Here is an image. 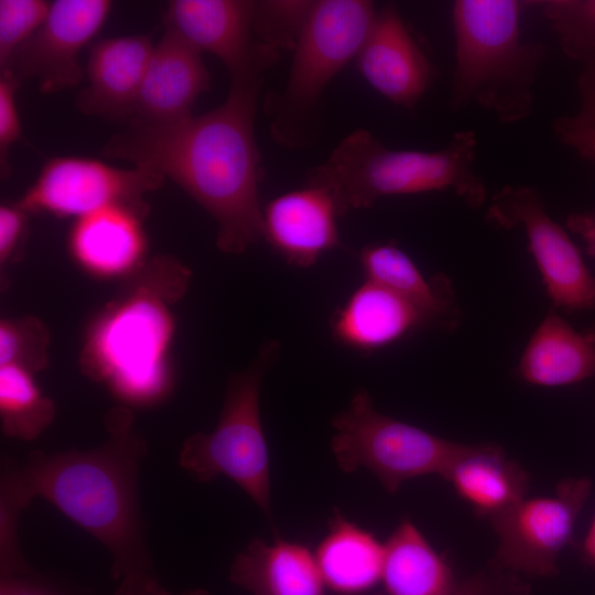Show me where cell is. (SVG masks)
<instances>
[{
	"label": "cell",
	"mask_w": 595,
	"mask_h": 595,
	"mask_svg": "<svg viewBox=\"0 0 595 595\" xmlns=\"http://www.w3.org/2000/svg\"><path fill=\"white\" fill-rule=\"evenodd\" d=\"M106 440L96 447L33 451L22 462L3 458L0 476V569L25 566L18 540L20 513L40 497L97 539L111 558L113 580L154 571L139 499L145 439L133 414L118 407L104 419Z\"/></svg>",
	"instance_id": "obj_1"
},
{
	"label": "cell",
	"mask_w": 595,
	"mask_h": 595,
	"mask_svg": "<svg viewBox=\"0 0 595 595\" xmlns=\"http://www.w3.org/2000/svg\"><path fill=\"white\" fill-rule=\"evenodd\" d=\"M261 85L230 83L226 100L199 116L163 125L129 123L102 153L174 181L217 223V247L242 253L262 238L255 138Z\"/></svg>",
	"instance_id": "obj_2"
},
{
	"label": "cell",
	"mask_w": 595,
	"mask_h": 595,
	"mask_svg": "<svg viewBox=\"0 0 595 595\" xmlns=\"http://www.w3.org/2000/svg\"><path fill=\"white\" fill-rule=\"evenodd\" d=\"M188 281L190 271L175 259L160 257L149 262L93 324L80 357L83 372L129 405L162 401L171 388V306Z\"/></svg>",
	"instance_id": "obj_3"
},
{
	"label": "cell",
	"mask_w": 595,
	"mask_h": 595,
	"mask_svg": "<svg viewBox=\"0 0 595 595\" xmlns=\"http://www.w3.org/2000/svg\"><path fill=\"white\" fill-rule=\"evenodd\" d=\"M477 137L456 131L437 151L393 150L366 129L345 137L328 159L314 167L307 183L323 188L339 216L371 207L391 195L452 191L468 207L487 199L485 182L474 169Z\"/></svg>",
	"instance_id": "obj_4"
},
{
	"label": "cell",
	"mask_w": 595,
	"mask_h": 595,
	"mask_svg": "<svg viewBox=\"0 0 595 595\" xmlns=\"http://www.w3.org/2000/svg\"><path fill=\"white\" fill-rule=\"evenodd\" d=\"M524 4L517 0L454 1L452 110L477 106L502 125L531 116L533 87L549 47L523 40Z\"/></svg>",
	"instance_id": "obj_5"
},
{
	"label": "cell",
	"mask_w": 595,
	"mask_h": 595,
	"mask_svg": "<svg viewBox=\"0 0 595 595\" xmlns=\"http://www.w3.org/2000/svg\"><path fill=\"white\" fill-rule=\"evenodd\" d=\"M376 14L370 1H314L293 50L286 83L268 101L271 133L278 143L296 149L312 139L324 90L357 56Z\"/></svg>",
	"instance_id": "obj_6"
},
{
	"label": "cell",
	"mask_w": 595,
	"mask_h": 595,
	"mask_svg": "<svg viewBox=\"0 0 595 595\" xmlns=\"http://www.w3.org/2000/svg\"><path fill=\"white\" fill-rule=\"evenodd\" d=\"M278 353V342L262 344L252 363L229 378L215 429L191 435L178 453L180 466L197 482L228 477L270 519V464L260 415V387Z\"/></svg>",
	"instance_id": "obj_7"
},
{
	"label": "cell",
	"mask_w": 595,
	"mask_h": 595,
	"mask_svg": "<svg viewBox=\"0 0 595 595\" xmlns=\"http://www.w3.org/2000/svg\"><path fill=\"white\" fill-rule=\"evenodd\" d=\"M332 425L336 431L332 451L339 468L346 473L367 468L390 494L416 477H442L467 445L380 413L364 389Z\"/></svg>",
	"instance_id": "obj_8"
},
{
	"label": "cell",
	"mask_w": 595,
	"mask_h": 595,
	"mask_svg": "<svg viewBox=\"0 0 595 595\" xmlns=\"http://www.w3.org/2000/svg\"><path fill=\"white\" fill-rule=\"evenodd\" d=\"M495 228H520L552 304L566 312L595 310V274L565 229L548 214L536 187L508 184L485 214Z\"/></svg>",
	"instance_id": "obj_9"
},
{
	"label": "cell",
	"mask_w": 595,
	"mask_h": 595,
	"mask_svg": "<svg viewBox=\"0 0 595 595\" xmlns=\"http://www.w3.org/2000/svg\"><path fill=\"white\" fill-rule=\"evenodd\" d=\"M588 477L561 479L551 494L526 496L489 520L497 538L493 562L513 574L552 577L573 543L577 519L592 493Z\"/></svg>",
	"instance_id": "obj_10"
},
{
	"label": "cell",
	"mask_w": 595,
	"mask_h": 595,
	"mask_svg": "<svg viewBox=\"0 0 595 595\" xmlns=\"http://www.w3.org/2000/svg\"><path fill=\"white\" fill-rule=\"evenodd\" d=\"M164 180L150 169L127 170L85 156H55L44 163L17 204L29 214L76 219L116 205L147 210L143 195Z\"/></svg>",
	"instance_id": "obj_11"
},
{
	"label": "cell",
	"mask_w": 595,
	"mask_h": 595,
	"mask_svg": "<svg viewBox=\"0 0 595 595\" xmlns=\"http://www.w3.org/2000/svg\"><path fill=\"white\" fill-rule=\"evenodd\" d=\"M253 12L255 1L173 0L164 14V28L201 53L219 58L230 83L262 80L279 52L256 37Z\"/></svg>",
	"instance_id": "obj_12"
},
{
	"label": "cell",
	"mask_w": 595,
	"mask_h": 595,
	"mask_svg": "<svg viewBox=\"0 0 595 595\" xmlns=\"http://www.w3.org/2000/svg\"><path fill=\"white\" fill-rule=\"evenodd\" d=\"M112 3L108 0H57L42 25L14 53L6 68L20 80L34 78L44 94L69 89L84 75L79 53L99 32Z\"/></svg>",
	"instance_id": "obj_13"
},
{
	"label": "cell",
	"mask_w": 595,
	"mask_h": 595,
	"mask_svg": "<svg viewBox=\"0 0 595 595\" xmlns=\"http://www.w3.org/2000/svg\"><path fill=\"white\" fill-rule=\"evenodd\" d=\"M356 60L361 76L377 93L410 111L437 74L392 4L377 11Z\"/></svg>",
	"instance_id": "obj_14"
},
{
	"label": "cell",
	"mask_w": 595,
	"mask_h": 595,
	"mask_svg": "<svg viewBox=\"0 0 595 595\" xmlns=\"http://www.w3.org/2000/svg\"><path fill=\"white\" fill-rule=\"evenodd\" d=\"M210 85L202 53L164 28L154 45L129 123L163 125L192 115L196 98Z\"/></svg>",
	"instance_id": "obj_15"
},
{
	"label": "cell",
	"mask_w": 595,
	"mask_h": 595,
	"mask_svg": "<svg viewBox=\"0 0 595 595\" xmlns=\"http://www.w3.org/2000/svg\"><path fill=\"white\" fill-rule=\"evenodd\" d=\"M339 214L321 187L286 192L270 201L262 213V238L291 266H313L323 252L342 246Z\"/></svg>",
	"instance_id": "obj_16"
},
{
	"label": "cell",
	"mask_w": 595,
	"mask_h": 595,
	"mask_svg": "<svg viewBox=\"0 0 595 595\" xmlns=\"http://www.w3.org/2000/svg\"><path fill=\"white\" fill-rule=\"evenodd\" d=\"M153 47L150 35L108 37L90 44L88 83L76 98L78 109L129 122Z\"/></svg>",
	"instance_id": "obj_17"
},
{
	"label": "cell",
	"mask_w": 595,
	"mask_h": 595,
	"mask_svg": "<svg viewBox=\"0 0 595 595\" xmlns=\"http://www.w3.org/2000/svg\"><path fill=\"white\" fill-rule=\"evenodd\" d=\"M426 327L443 329L431 314L369 280L357 286L331 320L335 340L365 353L385 348Z\"/></svg>",
	"instance_id": "obj_18"
},
{
	"label": "cell",
	"mask_w": 595,
	"mask_h": 595,
	"mask_svg": "<svg viewBox=\"0 0 595 595\" xmlns=\"http://www.w3.org/2000/svg\"><path fill=\"white\" fill-rule=\"evenodd\" d=\"M145 212L116 205L76 219L68 235L74 260L86 271L104 278L137 269L147 249L142 225Z\"/></svg>",
	"instance_id": "obj_19"
},
{
	"label": "cell",
	"mask_w": 595,
	"mask_h": 595,
	"mask_svg": "<svg viewBox=\"0 0 595 595\" xmlns=\"http://www.w3.org/2000/svg\"><path fill=\"white\" fill-rule=\"evenodd\" d=\"M477 517L491 520L528 496L530 476L495 443L467 444L442 475Z\"/></svg>",
	"instance_id": "obj_20"
},
{
	"label": "cell",
	"mask_w": 595,
	"mask_h": 595,
	"mask_svg": "<svg viewBox=\"0 0 595 595\" xmlns=\"http://www.w3.org/2000/svg\"><path fill=\"white\" fill-rule=\"evenodd\" d=\"M523 382L559 388L595 378V324L575 329L551 311L537 326L516 367Z\"/></svg>",
	"instance_id": "obj_21"
},
{
	"label": "cell",
	"mask_w": 595,
	"mask_h": 595,
	"mask_svg": "<svg viewBox=\"0 0 595 595\" xmlns=\"http://www.w3.org/2000/svg\"><path fill=\"white\" fill-rule=\"evenodd\" d=\"M230 580L252 595H324L315 555L303 544L252 540L230 567Z\"/></svg>",
	"instance_id": "obj_22"
},
{
	"label": "cell",
	"mask_w": 595,
	"mask_h": 595,
	"mask_svg": "<svg viewBox=\"0 0 595 595\" xmlns=\"http://www.w3.org/2000/svg\"><path fill=\"white\" fill-rule=\"evenodd\" d=\"M366 280L378 283L435 317L445 331L454 329L461 317L451 280L442 273L426 278L397 244L375 242L359 252Z\"/></svg>",
	"instance_id": "obj_23"
},
{
	"label": "cell",
	"mask_w": 595,
	"mask_h": 595,
	"mask_svg": "<svg viewBox=\"0 0 595 595\" xmlns=\"http://www.w3.org/2000/svg\"><path fill=\"white\" fill-rule=\"evenodd\" d=\"M385 595H451L459 581L451 563L408 518L385 543Z\"/></svg>",
	"instance_id": "obj_24"
},
{
	"label": "cell",
	"mask_w": 595,
	"mask_h": 595,
	"mask_svg": "<svg viewBox=\"0 0 595 595\" xmlns=\"http://www.w3.org/2000/svg\"><path fill=\"white\" fill-rule=\"evenodd\" d=\"M314 555L324 584L336 593H364L381 581L385 544L337 510Z\"/></svg>",
	"instance_id": "obj_25"
},
{
	"label": "cell",
	"mask_w": 595,
	"mask_h": 595,
	"mask_svg": "<svg viewBox=\"0 0 595 595\" xmlns=\"http://www.w3.org/2000/svg\"><path fill=\"white\" fill-rule=\"evenodd\" d=\"M54 402L42 393L33 372L18 366H0V420L4 435L36 440L53 422Z\"/></svg>",
	"instance_id": "obj_26"
},
{
	"label": "cell",
	"mask_w": 595,
	"mask_h": 595,
	"mask_svg": "<svg viewBox=\"0 0 595 595\" xmlns=\"http://www.w3.org/2000/svg\"><path fill=\"white\" fill-rule=\"evenodd\" d=\"M541 10L562 52L582 67L595 66V0H547Z\"/></svg>",
	"instance_id": "obj_27"
},
{
	"label": "cell",
	"mask_w": 595,
	"mask_h": 595,
	"mask_svg": "<svg viewBox=\"0 0 595 595\" xmlns=\"http://www.w3.org/2000/svg\"><path fill=\"white\" fill-rule=\"evenodd\" d=\"M50 336L34 316L3 320L0 323V366H18L37 372L47 366Z\"/></svg>",
	"instance_id": "obj_28"
},
{
	"label": "cell",
	"mask_w": 595,
	"mask_h": 595,
	"mask_svg": "<svg viewBox=\"0 0 595 595\" xmlns=\"http://www.w3.org/2000/svg\"><path fill=\"white\" fill-rule=\"evenodd\" d=\"M314 1H255L253 32L264 45L294 50Z\"/></svg>",
	"instance_id": "obj_29"
},
{
	"label": "cell",
	"mask_w": 595,
	"mask_h": 595,
	"mask_svg": "<svg viewBox=\"0 0 595 595\" xmlns=\"http://www.w3.org/2000/svg\"><path fill=\"white\" fill-rule=\"evenodd\" d=\"M51 9L44 0L0 1V69L42 25Z\"/></svg>",
	"instance_id": "obj_30"
},
{
	"label": "cell",
	"mask_w": 595,
	"mask_h": 595,
	"mask_svg": "<svg viewBox=\"0 0 595 595\" xmlns=\"http://www.w3.org/2000/svg\"><path fill=\"white\" fill-rule=\"evenodd\" d=\"M21 80L10 71L0 73V166L2 176L9 172L8 153L13 143L21 141L22 128L15 94Z\"/></svg>",
	"instance_id": "obj_31"
},
{
	"label": "cell",
	"mask_w": 595,
	"mask_h": 595,
	"mask_svg": "<svg viewBox=\"0 0 595 595\" xmlns=\"http://www.w3.org/2000/svg\"><path fill=\"white\" fill-rule=\"evenodd\" d=\"M528 585L517 574L498 567L494 562L459 581L451 595H527Z\"/></svg>",
	"instance_id": "obj_32"
},
{
	"label": "cell",
	"mask_w": 595,
	"mask_h": 595,
	"mask_svg": "<svg viewBox=\"0 0 595 595\" xmlns=\"http://www.w3.org/2000/svg\"><path fill=\"white\" fill-rule=\"evenodd\" d=\"M555 138L581 158L595 163V129L577 116H562L553 121Z\"/></svg>",
	"instance_id": "obj_33"
},
{
	"label": "cell",
	"mask_w": 595,
	"mask_h": 595,
	"mask_svg": "<svg viewBox=\"0 0 595 595\" xmlns=\"http://www.w3.org/2000/svg\"><path fill=\"white\" fill-rule=\"evenodd\" d=\"M26 213L17 203L0 207V262L1 266L15 253L26 229Z\"/></svg>",
	"instance_id": "obj_34"
},
{
	"label": "cell",
	"mask_w": 595,
	"mask_h": 595,
	"mask_svg": "<svg viewBox=\"0 0 595 595\" xmlns=\"http://www.w3.org/2000/svg\"><path fill=\"white\" fill-rule=\"evenodd\" d=\"M0 595H66L57 585L34 572L1 575Z\"/></svg>",
	"instance_id": "obj_35"
},
{
	"label": "cell",
	"mask_w": 595,
	"mask_h": 595,
	"mask_svg": "<svg viewBox=\"0 0 595 595\" xmlns=\"http://www.w3.org/2000/svg\"><path fill=\"white\" fill-rule=\"evenodd\" d=\"M115 595H172L154 571L136 572L119 580Z\"/></svg>",
	"instance_id": "obj_36"
},
{
	"label": "cell",
	"mask_w": 595,
	"mask_h": 595,
	"mask_svg": "<svg viewBox=\"0 0 595 595\" xmlns=\"http://www.w3.org/2000/svg\"><path fill=\"white\" fill-rule=\"evenodd\" d=\"M576 88L580 107L575 116L595 129V66L582 67Z\"/></svg>",
	"instance_id": "obj_37"
},
{
	"label": "cell",
	"mask_w": 595,
	"mask_h": 595,
	"mask_svg": "<svg viewBox=\"0 0 595 595\" xmlns=\"http://www.w3.org/2000/svg\"><path fill=\"white\" fill-rule=\"evenodd\" d=\"M565 227L584 241L587 253L595 258V209L571 213Z\"/></svg>",
	"instance_id": "obj_38"
},
{
	"label": "cell",
	"mask_w": 595,
	"mask_h": 595,
	"mask_svg": "<svg viewBox=\"0 0 595 595\" xmlns=\"http://www.w3.org/2000/svg\"><path fill=\"white\" fill-rule=\"evenodd\" d=\"M578 553L586 565L595 569V515L580 542Z\"/></svg>",
	"instance_id": "obj_39"
},
{
	"label": "cell",
	"mask_w": 595,
	"mask_h": 595,
	"mask_svg": "<svg viewBox=\"0 0 595 595\" xmlns=\"http://www.w3.org/2000/svg\"><path fill=\"white\" fill-rule=\"evenodd\" d=\"M178 595H208V592L202 588L185 591Z\"/></svg>",
	"instance_id": "obj_40"
}]
</instances>
